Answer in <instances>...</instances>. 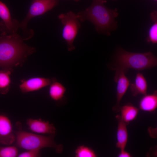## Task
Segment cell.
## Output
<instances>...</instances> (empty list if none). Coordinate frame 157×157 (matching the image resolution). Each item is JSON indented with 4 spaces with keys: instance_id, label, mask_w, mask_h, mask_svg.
<instances>
[{
    "instance_id": "4fadbf2b",
    "label": "cell",
    "mask_w": 157,
    "mask_h": 157,
    "mask_svg": "<svg viewBox=\"0 0 157 157\" xmlns=\"http://www.w3.org/2000/svg\"><path fill=\"white\" fill-rule=\"evenodd\" d=\"M130 89L134 97L138 94L143 95L147 94V83L143 74L140 72L136 74L134 82L130 84Z\"/></svg>"
},
{
    "instance_id": "5bb4252c",
    "label": "cell",
    "mask_w": 157,
    "mask_h": 157,
    "mask_svg": "<svg viewBox=\"0 0 157 157\" xmlns=\"http://www.w3.org/2000/svg\"><path fill=\"white\" fill-rule=\"evenodd\" d=\"M139 109L145 112H151L157 108V91L152 94L144 96L140 99L139 104Z\"/></svg>"
},
{
    "instance_id": "52a82bcc",
    "label": "cell",
    "mask_w": 157,
    "mask_h": 157,
    "mask_svg": "<svg viewBox=\"0 0 157 157\" xmlns=\"http://www.w3.org/2000/svg\"><path fill=\"white\" fill-rule=\"evenodd\" d=\"M113 70H115L114 80L117 83L116 102L112 110L114 112H118L120 111V102L129 86L130 83L123 70L118 68Z\"/></svg>"
},
{
    "instance_id": "8fae6325",
    "label": "cell",
    "mask_w": 157,
    "mask_h": 157,
    "mask_svg": "<svg viewBox=\"0 0 157 157\" xmlns=\"http://www.w3.org/2000/svg\"><path fill=\"white\" fill-rule=\"evenodd\" d=\"M0 17L3 22V28L5 32L10 33V34H16L19 24L18 21L12 19L9 10L4 3L0 1Z\"/></svg>"
},
{
    "instance_id": "8992f818",
    "label": "cell",
    "mask_w": 157,
    "mask_h": 157,
    "mask_svg": "<svg viewBox=\"0 0 157 157\" xmlns=\"http://www.w3.org/2000/svg\"><path fill=\"white\" fill-rule=\"evenodd\" d=\"M63 26L62 36L67 43L68 50L71 51L75 49L73 43L81 27L76 15L71 11L61 14L58 16Z\"/></svg>"
},
{
    "instance_id": "9c48e42d",
    "label": "cell",
    "mask_w": 157,
    "mask_h": 157,
    "mask_svg": "<svg viewBox=\"0 0 157 157\" xmlns=\"http://www.w3.org/2000/svg\"><path fill=\"white\" fill-rule=\"evenodd\" d=\"M15 140L11 121L6 116L0 115V143L10 145L15 142Z\"/></svg>"
},
{
    "instance_id": "7c38bea8",
    "label": "cell",
    "mask_w": 157,
    "mask_h": 157,
    "mask_svg": "<svg viewBox=\"0 0 157 157\" xmlns=\"http://www.w3.org/2000/svg\"><path fill=\"white\" fill-rule=\"evenodd\" d=\"M116 118L118 122L116 147L120 150L124 149L128 138L127 125L121 118L120 115H117Z\"/></svg>"
},
{
    "instance_id": "ac0fdd59",
    "label": "cell",
    "mask_w": 157,
    "mask_h": 157,
    "mask_svg": "<svg viewBox=\"0 0 157 157\" xmlns=\"http://www.w3.org/2000/svg\"><path fill=\"white\" fill-rule=\"evenodd\" d=\"M157 16L156 11H153L151 14V19L154 23L149 30L147 41L148 42H151L153 44H156L157 42Z\"/></svg>"
},
{
    "instance_id": "603a6c76",
    "label": "cell",
    "mask_w": 157,
    "mask_h": 157,
    "mask_svg": "<svg viewBox=\"0 0 157 157\" xmlns=\"http://www.w3.org/2000/svg\"><path fill=\"white\" fill-rule=\"evenodd\" d=\"M74 1H79V0H74Z\"/></svg>"
},
{
    "instance_id": "2e32d148",
    "label": "cell",
    "mask_w": 157,
    "mask_h": 157,
    "mask_svg": "<svg viewBox=\"0 0 157 157\" xmlns=\"http://www.w3.org/2000/svg\"><path fill=\"white\" fill-rule=\"evenodd\" d=\"M139 109L132 104H128L121 107L120 111L121 118L127 125L136 118Z\"/></svg>"
},
{
    "instance_id": "3957f363",
    "label": "cell",
    "mask_w": 157,
    "mask_h": 157,
    "mask_svg": "<svg viewBox=\"0 0 157 157\" xmlns=\"http://www.w3.org/2000/svg\"><path fill=\"white\" fill-rule=\"evenodd\" d=\"M115 61L112 69H121L125 73L129 68L139 71L153 68L157 65V58L151 52L132 53L121 49L117 53Z\"/></svg>"
},
{
    "instance_id": "7402d4cb",
    "label": "cell",
    "mask_w": 157,
    "mask_h": 157,
    "mask_svg": "<svg viewBox=\"0 0 157 157\" xmlns=\"http://www.w3.org/2000/svg\"><path fill=\"white\" fill-rule=\"evenodd\" d=\"M118 157H131V154L125 150V149L120 150V151L117 155Z\"/></svg>"
},
{
    "instance_id": "6da1fadb",
    "label": "cell",
    "mask_w": 157,
    "mask_h": 157,
    "mask_svg": "<svg viewBox=\"0 0 157 157\" xmlns=\"http://www.w3.org/2000/svg\"><path fill=\"white\" fill-rule=\"evenodd\" d=\"M16 33L7 35L3 32L0 37V66L6 69L22 64L25 59L35 51L23 42Z\"/></svg>"
},
{
    "instance_id": "44dd1931",
    "label": "cell",
    "mask_w": 157,
    "mask_h": 157,
    "mask_svg": "<svg viewBox=\"0 0 157 157\" xmlns=\"http://www.w3.org/2000/svg\"><path fill=\"white\" fill-rule=\"evenodd\" d=\"M40 150L37 149L26 150L19 154L18 157H38L40 156Z\"/></svg>"
},
{
    "instance_id": "277c9868",
    "label": "cell",
    "mask_w": 157,
    "mask_h": 157,
    "mask_svg": "<svg viewBox=\"0 0 157 157\" xmlns=\"http://www.w3.org/2000/svg\"><path fill=\"white\" fill-rule=\"evenodd\" d=\"M54 135L45 136L20 129L16 133V145L26 150H40L45 147H52L55 149L57 153H61L63 151V146L55 143Z\"/></svg>"
},
{
    "instance_id": "30bf717a",
    "label": "cell",
    "mask_w": 157,
    "mask_h": 157,
    "mask_svg": "<svg viewBox=\"0 0 157 157\" xmlns=\"http://www.w3.org/2000/svg\"><path fill=\"white\" fill-rule=\"evenodd\" d=\"M26 124L29 129L33 132L42 134L54 135L56 129L52 124L41 119L28 118L26 120Z\"/></svg>"
},
{
    "instance_id": "e0dca14e",
    "label": "cell",
    "mask_w": 157,
    "mask_h": 157,
    "mask_svg": "<svg viewBox=\"0 0 157 157\" xmlns=\"http://www.w3.org/2000/svg\"><path fill=\"white\" fill-rule=\"evenodd\" d=\"M11 70L5 69L0 71V94H5L9 90L11 83Z\"/></svg>"
},
{
    "instance_id": "cb8c5ba5",
    "label": "cell",
    "mask_w": 157,
    "mask_h": 157,
    "mask_svg": "<svg viewBox=\"0 0 157 157\" xmlns=\"http://www.w3.org/2000/svg\"><path fill=\"white\" fill-rule=\"evenodd\" d=\"M155 0V1H157V0Z\"/></svg>"
},
{
    "instance_id": "5b68a950",
    "label": "cell",
    "mask_w": 157,
    "mask_h": 157,
    "mask_svg": "<svg viewBox=\"0 0 157 157\" xmlns=\"http://www.w3.org/2000/svg\"><path fill=\"white\" fill-rule=\"evenodd\" d=\"M59 0H32L30 9L26 16L19 24V27L23 31L24 37H26L27 40L33 35V31L27 28V25L29 20L35 16L42 15L54 7Z\"/></svg>"
},
{
    "instance_id": "ba28073f",
    "label": "cell",
    "mask_w": 157,
    "mask_h": 157,
    "mask_svg": "<svg viewBox=\"0 0 157 157\" xmlns=\"http://www.w3.org/2000/svg\"><path fill=\"white\" fill-rule=\"evenodd\" d=\"M51 80L44 77H36L27 79H22L19 85L23 93H26L39 90L50 85Z\"/></svg>"
},
{
    "instance_id": "7a4b0ae2",
    "label": "cell",
    "mask_w": 157,
    "mask_h": 157,
    "mask_svg": "<svg viewBox=\"0 0 157 157\" xmlns=\"http://www.w3.org/2000/svg\"><path fill=\"white\" fill-rule=\"evenodd\" d=\"M106 2V0H93L90 7L77 14V18L81 22L90 21L98 32L109 34L110 31L117 27L115 18L118 13L116 9L107 8L104 4Z\"/></svg>"
},
{
    "instance_id": "d6986e66",
    "label": "cell",
    "mask_w": 157,
    "mask_h": 157,
    "mask_svg": "<svg viewBox=\"0 0 157 157\" xmlns=\"http://www.w3.org/2000/svg\"><path fill=\"white\" fill-rule=\"evenodd\" d=\"M76 157H96L97 156L91 148L84 145L78 146L75 151Z\"/></svg>"
},
{
    "instance_id": "ffe728a7",
    "label": "cell",
    "mask_w": 157,
    "mask_h": 157,
    "mask_svg": "<svg viewBox=\"0 0 157 157\" xmlns=\"http://www.w3.org/2000/svg\"><path fill=\"white\" fill-rule=\"evenodd\" d=\"M18 155V149L15 146L0 147V157H16Z\"/></svg>"
},
{
    "instance_id": "9a60e30c",
    "label": "cell",
    "mask_w": 157,
    "mask_h": 157,
    "mask_svg": "<svg viewBox=\"0 0 157 157\" xmlns=\"http://www.w3.org/2000/svg\"><path fill=\"white\" fill-rule=\"evenodd\" d=\"M49 85V94L51 98L57 101L62 99L66 91V88L61 83L58 81L56 78H52Z\"/></svg>"
}]
</instances>
